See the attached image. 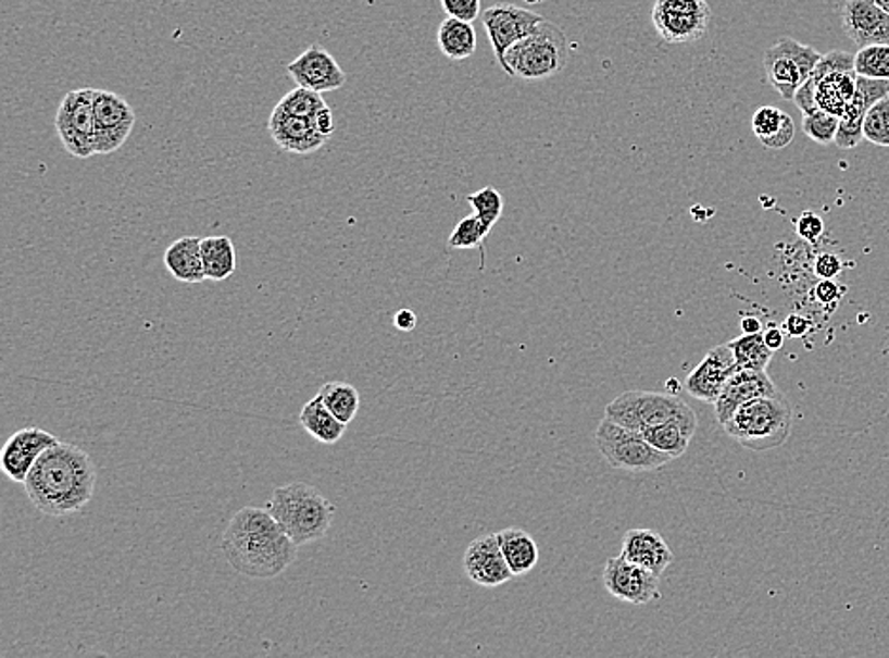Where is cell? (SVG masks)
Returning a JSON list of instances; mask_svg holds the SVG:
<instances>
[{
	"label": "cell",
	"mask_w": 889,
	"mask_h": 658,
	"mask_svg": "<svg viewBox=\"0 0 889 658\" xmlns=\"http://www.w3.org/2000/svg\"><path fill=\"white\" fill-rule=\"evenodd\" d=\"M480 22H483L489 42L493 46L497 61L501 65L504 53L509 52L512 46L519 42L522 38L531 35L539 27V23L544 22V17L526 8L514 7V4H493L488 10H484Z\"/></svg>",
	"instance_id": "13"
},
{
	"label": "cell",
	"mask_w": 889,
	"mask_h": 658,
	"mask_svg": "<svg viewBox=\"0 0 889 658\" xmlns=\"http://www.w3.org/2000/svg\"><path fill=\"white\" fill-rule=\"evenodd\" d=\"M784 331L791 338H804L812 331V321L801 313H791L784 323Z\"/></svg>",
	"instance_id": "43"
},
{
	"label": "cell",
	"mask_w": 889,
	"mask_h": 658,
	"mask_svg": "<svg viewBox=\"0 0 889 658\" xmlns=\"http://www.w3.org/2000/svg\"><path fill=\"white\" fill-rule=\"evenodd\" d=\"M875 2L878 7L882 8L886 14H889V0H875Z\"/></svg>",
	"instance_id": "48"
},
{
	"label": "cell",
	"mask_w": 889,
	"mask_h": 658,
	"mask_svg": "<svg viewBox=\"0 0 889 658\" xmlns=\"http://www.w3.org/2000/svg\"><path fill=\"white\" fill-rule=\"evenodd\" d=\"M728 346L733 349L738 370H766L774 356L764 342L763 333L741 334L740 338L728 342Z\"/></svg>",
	"instance_id": "31"
},
{
	"label": "cell",
	"mask_w": 889,
	"mask_h": 658,
	"mask_svg": "<svg viewBox=\"0 0 889 658\" xmlns=\"http://www.w3.org/2000/svg\"><path fill=\"white\" fill-rule=\"evenodd\" d=\"M794 229H797V236L801 237V239L809 241V244H815L825 232V222L814 211H804L794 221Z\"/></svg>",
	"instance_id": "40"
},
{
	"label": "cell",
	"mask_w": 889,
	"mask_h": 658,
	"mask_svg": "<svg viewBox=\"0 0 889 658\" xmlns=\"http://www.w3.org/2000/svg\"><path fill=\"white\" fill-rule=\"evenodd\" d=\"M504 560L509 563L514 578L526 575L539 562V547L534 537L524 530L511 527L497 533Z\"/></svg>",
	"instance_id": "26"
},
{
	"label": "cell",
	"mask_w": 889,
	"mask_h": 658,
	"mask_svg": "<svg viewBox=\"0 0 889 658\" xmlns=\"http://www.w3.org/2000/svg\"><path fill=\"white\" fill-rule=\"evenodd\" d=\"M605 418L628 430L641 431L667 422H681L698 430L697 412L675 395L656 392H626L605 407Z\"/></svg>",
	"instance_id": "7"
},
{
	"label": "cell",
	"mask_w": 889,
	"mask_h": 658,
	"mask_svg": "<svg viewBox=\"0 0 889 658\" xmlns=\"http://www.w3.org/2000/svg\"><path fill=\"white\" fill-rule=\"evenodd\" d=\"M323 107H326V103L320 91L302 88V86L289 91L279 103L275 104V109L279 111L292 114V116H304V119H313Z\"/></svg>",
	"instance_id": "35"
},
{
	"label": "cell",
	"mask_w": 889,
	"mask_h": 658,
	"mask_svg": "<svg viewBox=\"0 0 889 658\" xmlns=\"http://www.w3.org/2000/svg\"><path fill=\"white\" fill-rule=\"evenodd\" d=\"M267 129L277 147L290 154L308 156L317 152L328 139L320 134L315 120L304 116H292L287 112L274 109Z\"/></svg>",
	"instance_id": "21"
},
{
	"label": "cell",
	"mask_w": 889,
	"mask_h": 658,
	"mask_svg": "<svg viewBox=\"0 0 889 658\" xmlns=\"http://www.w3.org/2000/svg\"><path fill=\"white\" fill-rule=\"evenodd\" d=\"M468 206L475 209V215L488 224L489 228L496 226L497 221L503 215L504 200L501 194L497 193L493 186H484L483 190L468 194Z\"/></svg>",
	"instance_id": "38"
},
{
	"label": "cell",
	"mask_w": 889,
	"mask_h": 658,
	"mask_svg": "<svg viewBox=\"0 0 889 658\" xmlns=\"http://www.w3.org/2000/svg\"><path fill=\"white\" fill-rule=\"evenodd\" d=\"M593 438L596 448L600 450L609 465L621 471L630 473L656 471L674 459L647 443L639 431L628 430L609 418L601 420Z\"/></svg>",
	"instance_id": "8"
},
{
	"label": "cell",
	"mask_w": 889,
	"mask_h": 658,
	"mask_svg": "<svg viewBox=\"0 0 889 658\" xmlns=\"http://www.w3.org/2000/svg\"><path fill=\"white\" fill-rule=\"evenodd\" d=\"M234 570L251 579L279 578L297 560L298 545L267 509L243 507L221 539Z\"/></svg>",
	"instance_id": "2"
},
{
	"label": "cell",
	"mask_w": 889,
	"mask_h": 658,
	"mask_svg": "<svg viewBox=\"0 0 889 658\" xmlns=\"http://www.w3.org/2000/svg\"><path fill=\"white\" fill-rule=\"evenodd\" d=\"M863 139L876 147H889V96L868 109L863 122Z\"/></svg>",
	"instance_id": "36"
},
{
	"label": "cell",
	"mask_w": 889,
	"mask_h": 658,
	"mask_svg": "<svg viewBox=\"0 0 889 658\" xmlns=\"http://www.w3.org/2000/svg\"><path fill=\"white\" fill-rule=\"evenodd\" d=\"M321 399L326 408L333 412L341 423H349L355 420L359 407H361V395L353 385L348 382H328L321 387Z\"/></svg>",
	"instance_id": "32"
},
{
	"label": "cell",
	"mask_w": 889,
	"mask_h": 658,
	"mask_svg": "<svg viewBox=\"0 0 889 658\" xmlns=\"http://www.w3.org/2000/svg\"><path fill=\"white\" fill-rule=\"evenodd\" d=\"M393 325L402 331V333H410V331H414L415 325H417V315H415L414 311L408 310H399L395 313L393 318Z\"/></svg>",
	"instance_id": "45"
},
{
	"label": "cell",
	"mask_w": 889,
	"mask_h": 658,
	"mask_svg": "<svg viewBox=\"0 0 889 658\" xmlns=\"http://www.w3.org/2000/svg\"><path fill=\"white\" fill-rule=\"evenodd\" d=\"M763 338L772 351H778V349L784 348V344H786V331L779 328V326L772 325L764 331Z\"/></svg>",
	"instance_id": "46"
},
{
	"label": "cell",
	"mask_w": 889,
	"mask_h": 658,
	"mask_svg": "<svg viewBox=\"0 0 889 658\" xmlns=\"http://www.w3.org/2000/svg\"><path fill=\"white\" fill-rule=\"evenodd\" d=\"M776 393H779L778 387L766 374V370H736L733 376L728 377L719 399L715 400L717 422L725 425L741 405L756 397H768Z\"/></svg>",
	"instance_id": "22"
},
{
	"label": "cell",
	"mask_w": 889,
	"mask_h": 658,
	"mask_svg": "<svg viewBox=\"0 0 889 658\" xmlns=\"http://www.w3.org/2000/svg\"><path fill=\"white\" fill-rule=\"evenodd\" d=\"M163 264L177 282L201 283L208 280L200 237L185 236L171 244L163 254Z\"/></svg>",
	"instance_id": "24"
},
{
	"label": "cell",
	"mask_w": 889,
	"mask_h": 658,
	"mask_svg": "<svg viewBox=\"0 0 889 658\" xmlns=\"http://www.w3.org/2000/svg\"><path fill=\"white\" fill-rule=\"evenodd\" d=\"M488 224H484L476 215H468L458 222V226L453 228L448 239L450 249H475V247H483V241L489 236Z\"/></svg>",
	"instance_id": "37"
},
{
	"label": "cell",
	"mask_w": 889,
	"mask_h": 658,
	"mask_svg": "<svg viewBox=\"0 0 889 658\" xmlns=\"http://www.w3.org/2000/svg\"><path fill=\"white\" fill-rule=\"evenodd\" d=\"M855 73L865 78L889 80V45H873L860 48L855 53Z\"/></svg>",
	"instance_id": "33"
},
{
	"label": "cell",
	"mask_w": 889,
	"mask_h": 658,
	"mask_svg": "<svg viewBox=\"0 0 889 658\" xmlns=\"http://www.w3.org/2000/svg\"><path fill=\"white\" fill-rule=\"evenodd\" d=\"M448 17H458L463 22H476L480 17L483 0H440Z\"/></svg>",
	"instance_id": "39"
},
{
	"label": "cell",
	"mask_w": 889,
	"mask_h": 658,
	"mask_svg": "<svg viewBox=\"0 0 889 658\" xmlns=\"http://www.w3.org/2000/svg\"><path fill=\"white\" fill-rule=\"evenodd\" d=\"M55 443H60V438L38 427L15 431L2 448L0 467L10 481L23 484L40 454Z\"/></svg>",
	"instance_id": "18"
},
{
	"label": "cell",
	"mask_w": 889,
	"mask_h": 658,
	"mask_svg": "<svg viewBox=\"0 0 889 658\" xmlns=\"http://www.w3.org/2000/svg\"><path fill=\"white\" fill-rule=\"evenodd\" d=\"M723 427L728 437L748 450H772L791 435L793 410L781 393L756 397L741 405Z\"/></svg>",
	"instance_id": "4"
},
{
	"label": "cell",
	"mask_w": 889,
	"mask_h": 658,
	"mask_svg": "<svg viewBox=\"0 0 889 658\" xmlns=\"http://www.w3.org/2000/svg\"><path fill=\"white\" fill-rule=\"evenodd\" d=\"M201 257L205 264V275L213 282H224L236 272L238 257L236 247L228 236H209L201 239Z\"/></svg>",
	"instance_id": "29"
},
{
	"label": "cell",
	"mask_w": 889,
	"mask_h": 658,
	"mask_svg": "<svg viewBox=\"0 0 889 658\" xmlns=\"http://www.w3.org/2000/svg\"><path fill=\"white\" fill-rule=\"evenodd\" d=\"M313 120H315V126L320 129V134L326 137V139H330V135L336 132V120H334L333 111L328 109V104L323 107V109L313 116Z\"/></svg>",
	"instance_id": "44"
},
{
	"label": "cell",
	"mask_w": 889,
	"mask_h": 658,
	"mask_svg": "<svg viewBox=\"0 0 889 658\" xmlns=\"http://www.w3.org/2000/svg\"><path fill=\"white\" fill-rule=\"evenodd\" d=\"M287 73L290 74L292 80L297 82V86L313 89L320 94L340 89L348 80L338 61L334 60L333 53L320 45L310 46L308 50L298 55L297 60L290 61L287 65Z\"/></svg>",
	"instance_id": "15"
},
{
	"label": "cell",
	"mask_w": 889,
	"mask_h": 658,
	"mask_svg": "<svg viewBox=\"0 0 889 658\" xmlns=\"http://www.w3.org/2000/svg\"><path fill=\"white\" fill-rule=\"evenodd\" d=\"M266 509L298 547L323 539L333 525L334 507L320 489L304 482L285 484L272 492Z\"/></svg>",
	"instance_id": "3"
},
{
	"label": "cell",
	"mask_w": 889,
	"mask_h": 658,
	"mask_svg": "<svg viewBox=\"0 0 889 658\" xmlns=\"http://www.w3.org/2000/svg\"><path fill=\"white\" fill-rule=\"evenodd\" d=\"M842 295H844V289H842L835 280H822V282L815 285V300L822 303V306H825V308L837 306V303L842 300Z\"/></svg>",
	"instance_id": "42"
},
{
	"label": "cell",
	"mask_w": 889,
	"mask_h": 658,
	"mask_svg": "<svg viewBox=\"0 0 889 658\" xmlns=\"http://www.w3.org/2000/svg\"><path fill=\"white\" fill-rule=\"evenodd\" d=\"M623 556L630 562L662 575L674 562V553L666 539L652 530H630L623 537Z\"/></svg>",
	"instance_id": "23"
},
{
	"label": "cell",
	"mask_w": 889,
	"mask_h": 658,
	"mask_svg": "<svg viewBox=\"0 0 889 658\" xmlns=\"http://www.w3.org/2000/svg\"><path fill=\"white\" fill-rule=\"evenodd\" d=\"M751 129L764 148L781 150L794 139V122L787 112L776 107H761L751 119Z\"/></svg>",
	"instance_id": "25"
},
{
	"label": "cell",
	"mask_w": 889,
	"mask_h": 658,
	"mask_svg": "<svg viewBox=\"0 0 889 658\" xmlns=\"http://www.w3.org/2000/svg\"><path fill=\"white\" fill-rule=\"evenodd\" d=\"M822 55L814 46L802 45L794 38H781L764 52L763 65L768 84L781 99L793 101L794 94L809 80Z\"/></svg>",
	"instance_id": "9"
},
{
	"label": "cell",
	"mask_w": 889,
	"mask_h": 658,
	"mask_svg": "<svg viewBox=\"0 0 889 658\" xmlns=\"http://www.w3.org/2000/svg\"><path fill=\"white\" fill-rule=\"evenodd\" d=\"M601 578L605 591L621 601L646 606L652 599L660 598L659 575L626 560L623 555L609 558Z\"/></svg>",
	"instance_id": "14"
},
{
	"label": "cell",
	"mask_w": 889,
	"mask_h": 658,
	"mask_svg": "<svg viewBox=\"0 0 889 658\" xmlns=\"http://www.w3.org/2000/svg\"><path fill=\"white\" fill-rule=\"evenodd\" d=\"M838 127H840V116L837 114H830L822 109L802 112V132L809 135L814 142H819V145L835 142Z\"/></svg>",
	"instance_id": "34"
},
{
	"label": "cell",
	"mask_w": 889,
	"mask_h": 658,
	"mask_svg": "<svg viewBox=\"0 0 889 658\" xmlns=\"http://www.w3.org/2000/svg\"><path fill=\"white\" fill-rule=\"evenodd\" d=\"M694 433L697 431L690 430L681 422L662 423L641 431L647 443L674 459L681 458L683 454L689 450L690 438L694 437Z\"/></svg>",
	"instance_id": "30"
},
{
	"label": "cell",
	"mask_w": 889,
	"mask_h": 658,
	"mask_svg": "<svg viewBox=\"0 0 889 658\" xmlns=\"http://www.w3.org/2000/svg\"><path fill=\"white\" fill-rule=\"evenodd\" d=\"M569 61V42L556 23H539V27L522 38L504 53L501 69L512 78L524 82L547 80L562 73Z\"/></svg>",
	"instance_id": "6"
},
{
	"label": "cell",
	"mask_w": 889,
	"mask_h": 658,
	"mask_svg": "<svg viewBox=\"0 0 889 658\" xmlns=\"http://www.w3.org/2000/svg\"><path fill=\"white\" fill-rule=\"evenodd\" d=\"M842 270H844V262L832 252H825L815 260L814 274L819 280H837L838 275L842 274Z\"/></svg>",
	"instance_id": "41"
},
{
	"label": "cell",
	"mask_w": 889,
	"mask_h": 658,
	"mask_svg": "<svg viewBox=\"0 0 889 658\" xmlns=\"http://www.w3.org/2000/svg\"><path fill=\"white\" fill-rule=\"evenodd\" d=\"M763 331V323H761V319L755 318V315H748V318L741 319V333L743 334H756Z\"/></svg>",
	"instance_id": "47"
},
{
	"label": "cell",
	"mask_w": 889,
	"mask_h": 658,
	"mask_svg": "<svg viewBox=\"0 0 889 658\" xmlns=\"http://www.w3.org/2000/svg\"><path fill=\"white\" fill-rule=\"evenodd\" d=\"M853 63L855 55L842 50H832L822 55L814 73L810 74L809 80L794 94L793 103L802 112L822 109L842 116L848 104L852 103L857 88V73Z\"/></svg>",
	"instance_id": "5"
},
{
	"label": "cell",
	"mask_w": 889,
	"mask_h": 658,
	"mask_svg": "<svg viewBox=\"0 0 889 658\" xmlns=\"http://www.w3.org/2000/svg\"><path fill=\"white\" fill-rule=\"evenodd\" d=\"M463 568H465L467 578L475 585L489 586V588L504 585L514 578L509 563L504 560L497 533L476 537L468 545L463 556Z\"/></svg>",
	"instance_id": "17"
},
{
	"label": "cell",
	"mask_w": 889,
	"mask_h": 658,
	"mask_svg": "<svg viewBox=\"0 0 889 658\" xmlns=\"http://www.w3.org/2000/svg\"><path fill=\"white\" fill-rule=\"evenodd\" d=\"M300 425L321 444L340 443L346 433V423H341L336 415L326 408L320 393L313 397L300 412Z\"/></svg>",
	"instance_id": "28"
},
{
	"label": "cell",
	"mask_w": 889,
	"mask_h": 658,
	"mask_svg": "<svg viewBox=\"0 0 889 658\" xmlns=\"http://www.w3.org/2000/svg\"><path fill=\"white\" fill-rule=\"evenodd\" d=\"M97 467L86 450L71 443L46 448L23 482L30 504L46 517L80 512L96 496Z\"/></svg>",
	"instance_id": "1"
},
{
	"label": "cell",
	"mask_w": 889,
	"mask_h": 658,
	"mask_svg": "<svg viewBox=\"0 0 889 658\" xmlns=\"http://www.w3.org/2000/svg\"><path fill=\"white\" fill-rule=\"evenodd\" d=\"M137 114L124 97L97 89L96 96V156L112 154L124 147L134 132Z\"/></svg>",
	"instance_id": "12"
},
{
	"label": "cell",
	"mask_w": 889,
	"mask_h": 658,
	"mask_svg": "<svg viewBox=\"0 0 889 658\" xmlns=\"http://www.w3.org/2000/svg\"><path fill=\"white\" fill-rule=\"evenodd\" d=\"M437 42L448 60H468L476 52L475 25L458 17H448L438 27Z\"/></svg>",
	"instance_id": "27"
},
{
	"label": "cell",
	"mask_w": 889,
	"mask_h": 658,
	"mask_svg": "<svg viewBox=\"0 0 889 658\" xmlns=\"http://www.w3.org/2000/svg\"><path fill=\"white\" fill-rule=\"evenodd\" d=\"M842 29L857 48L889 45V14L875 0H846Z\"/></svg>",
	"instance_id": "19"
},
{
	"label": "cell",
	"mask_w": 889,
	"mask_h": 658,
	"mask_svg": "<svg viewBox=\"0 0 889 658\" xmlns=\"http://www.w3.org/2000/svg\"><path fill=\"white\" fill-rule=\"evenodd\" d=\"M888 96L889 80L857 76L855 96H853L852 103L848 104L844 114L840 116V127H838L835 145L842 150H852L857 147L863 139V122H865L868 109Z\"/></svg>",
	"instance_id": "20"
},
{
	"label": "cell",
	"mask_w": 889,
	"mask_h": 658,
	"mask_svg": "<svg viewBox=\"0 0 889 658\" xmlns=\"http://www.w3.org/2000/svg\"><path fill=\"white\" fill-rule=\"evenodd\" d=\"M96 88L68 91L55 116L61 145L80 160L96 156Z\"/></svg>",
	"instance_id": "10"
},
{
	"label": "cell",
	"mask_w": 889,
	"mask_h": 658,
	"mask_svg": "<svg viewBox=\"0 0 889 658\" xmlns=\"http://www.w3.org/2000/svg\"><path fill=\"white\" fill-rule=\"evenodd\" d=\"M736 361H734L733 349L728 344L710 349L708 356L700 363L690 370L689 376L685 380V389L694 399L712 402L719 399L721 393L727 385L728 377L736 372Z\"/></svg>",
	"instance_id": "16"
},
{
	"label": "cell",
	"mask_w": 889,
	"mask_h": 658,
	"mask_svg": "<svg viewBox=\"0 0 889 658\" xmlns=\"http://www.w3.org/2000/svg\"><path fill=\"white\" fill-rule=\"evenodd\" d=\"M652 25L667 45H690L705 37L712 23L708 0H656Z\"/></svg>",
	"instance_id": "11"
}]
</instances>
